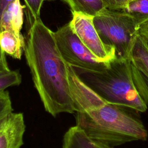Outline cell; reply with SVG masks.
<instances>
[{"label":"cell","instance_id":"cell-1","mask_svg":"<svg viewBox=\"0 0 148 148\" xmlns=\"http://www.w3.org/2000/svg\"><path fill=\"white\" fill-rule=\"evenodd\" d=\"M24 52L45 110L54 117L75 112L68 80V64L60 52L54 32L40 17L32 19Z\"/></svg>","mask_w":148,"mask_h":148},{"label":"cell","instance_id":"cell-2","mask_svg":"<svg viewBox=\"0 0 148 148\" xmlns=\"http://www.w3.org/2000/svg\"><path fill=\"white\" fill-rule=\"evenodd\" d=\"M129 108L105 103L77 112L76 125L91 139L112 147L136 140H145L147 131Z\"/></svg>","mask_w":148,"mask_h":148},{"label":"cell","instance_id":"cell-3","mask_svg":"<svg viewBox=\"0 0 148 148\" xmlns=\"http://www.w3.org/2000/svg\"><path fill=\"white\" fill-rule=\"evenodd\" d=\"M73 68L79 77L106 102L139 112L147 110V103L133 81L130 59L116 58L102 72Z\"/></svg>","mask_w":148,"mask_h":148},{"label":"cell","instance_id":"cell-4","mask_svg":"<svg viewBox=\"0 0 148 148\" xmlns=\"http://www.w3.org/2000/svg\"><path fill=\"white\" fill-rule=\"evenodd\" d=\"M93 23L104 44L114 49L116 58L130 59L139 28L134 18L122 10L106 9L93 17Z\"/></svg>","mask_w":148,"mask_h":148},{"label":"cell","instance_id":"cell-5","mask_svg":"<svg viewBox=\"0 0 148 148\" xmlns=\"http://www.w3.org/2000/svg\"><path fill=\"white\" fill-rule=\"evenodd\" d=\"M57 47L64 60L73 68L88 72H102L109 62L99 61L83 44L69 23L54 32Z\"/></svg>","mask_w":148,"mask_h":148},{"label":"cell","instance_id":"cell-6","mask_svg":"<svg viewBox=\"0 0 148 148\" xmlns=\"http://www.w3.org/2000/svg\"><path fill=\"white\" fill-rule=\"evenodd\" d=\"M69 24L83 44L100 61L109 62L116 58L114 48L104 44L93 23V17L72 12Z\"/></svg>","mask_w":148,"mask_h":148},{"label":"cell","instance_id":"cell-7","mask_svg":"<svg viewBox=\"0 0 148 148\" xmlns=\"http://www.w3.org/2000/svg\"><path fill=\"white\" fill-rule=\"evenodd\" d=\"M68 80L75 112H86L107 103L79 77L69 64Z\"/></svg>","mask_w":148,"mask_h":148},{"label":"cell","instance_id":"cell-8","mask_svg":"<svg viewBox=\"0 0 148 148\" xmlns=\"http://www.w3.org/2000/svg\"><path fill=\"white\" fill-rule=\"evenodd\" d=\"M25 131L21 113H11L0 121V148H20Z\"/></svg>","mask_w":148,"mask_h":148},{"label":"cell","instance_id":"cell-9","mask_svg":"<svg viewBox=\"0 0 148 148\" xmlns=\"http://www.w3.org/2000/svg\"><path fill=\"white\" fill-rule=\"evenodd\" d=\"M25 5L21 4L20 0H13L3 10L0 20V32L5 30L13 31L18 36L23 24V10Z\"/></svg>","mask_w":148,"mask_h":148},{"label":"cell","instance_id":"cell-10","mask_svg":"<svg viewBox=\"0 0 148 148\" xmlns=\"http://www.w3.org/2000/svg\"><path fill=\"white\" fill-rule=\"evenodd\" d=\"M62 148H114L89 138L77 125L70 127L62 139Z\"/></svg>","mask_w":148,"mask_h":148},{"label":"cell","instance_id":"cell-11","mask_svg":"<svg viewBox=\"0 0 148 148\" xmlns=\"http://www.w3.org/2000/svg\"><path fill=\"white\" fill-rule=\"evenodd\" d=\"M25 40L23 36H18L13 31L5 30L0 32V46L2 51L12 57L21 58Z\"/></svg>","mask_w":148,"mask_h":148},{"label":"cell","instance_id":"cell-12","mask_svg":"<svg viewBox=\"0 0 148 148\" xmlns=\"http://www.w3.org/2000/svg\"><path fill=\"white\" fill-rule=\"evenodd\" d=\"M130 59L133 65L148 78V47L138 33L134 38Z\"/></svg>","mask_w":148,"mask_h":148},{"label":"cell","instance_id":"cell-13","mask_svg":"<svg viewBox=\"0 0 148 148\" xmlns=\"http://www.w3.org/2000/svg\"><path fill=\"white\" fill-rule=\"evenodd\" d=\"M69 6L72 13L95 16L108 9L106 0H62Z\"/></svg>","mask_w":148,"mask_h":148},{"label":"cell","instance_id":"cell-14","mask_svg":"<svg viewBox=\"0 0 148 148\" xmlns=\"http://www.w3.org/2000/svg\"><path fill=\"white\" fill-rule=\"evenodd\" d=\"M122 11L131 15L140 27L148 21V0H132Z\"/></svg>","mask_w":148,"mask_h":148},{"label":"cell","instance_id":"cell-15","mask_svg":"<svg viewBox=\"0 0 148 148\" xmlns=\"http://www.w3.org/2000/svg\"><path fill=\"white\" fill-rule=\"evenodd\" d=\"M21 83V76L18 71L0 69V91L9 87L18 86Z\"/></svg>","mask_w":148,"mask_h":148},{"label":"cell","instance_id":"cell-16","mask_svg":"<svg viewBox=\"0 0 148 148\" xmlns=\"http://www.w3.org/2000/svg\"><path fill=\"white\" fill-rule=\"evenodd\" d=\"M131 72L134 83L141 97L148 104V78L131 62Z\"/></svg>","mask_w":148,"mask_h":148},{"label":"cell","instance_id":"cell-17","mask_svg":"<svg viewBox=\"0 0 148 148\" xmlns=\"http://www.w3.org/2000/svg\"><path fill=\"white\" fill-rule=\"evenodd\" d=\"M13 112L11 99L7 91H0V121Z\"/></svg>","mask_w":148,"mask_h":148},{"label":"cell","instance_id":"cell-18","mask_svg":"<svg viewBox=\"0 0 148 148\" xmlns=\"http://www.w3.org/2000/svg\"><path fill=\"white\" fill-rule=\"evenodd\" d=\"M33 18L40 17V9L44 0H24Z\"/></svg>","mask_w":148,"mask_h":148},{"label":"cell","instance_id":"cell-19","mask_svg":"<svg viewBox=\"0 0 148 148\" xmlns=\"http://www.w3.org/2000/svg\"><path fill=\"white\" fill-rule=\"evenodd\" d=\"M132 0H106L108 9L114 10H123Z\"/></svg>","mask_w":148,"mask_h":148},{"label":"cell","instance_id":"cell-20","mask_svg":"<svg viewBox=\"0 0 148 148\" xmlns=\"http://www.w3.org/2000/svg\"><path fill=\"white\" fill-rule=\"evenodd\" d=\"M138 33L142 38L148 47V24L145 23L140 25Z\"/></svg>","mask_w":148,"mask_h":148},{"label":"cell","instance_id":"cell-21","mask_svg":"<svg viewBox=\"0 0 148 148\" xmlns=\"http://www.w3.org/2000/svg\"><path fill=\"white\" fill-rule=\"evenodd\" d=\"M0 66L3 69H9L8 65V62L5 56V53L1 49L0 46Z\"/></svg>","mask_w":148,"mask_h":148},{"label":"cell","instance_id":"cell-22","mask_svg":"<svg viewBox=\"0 0 148 148\" xmlns=\"http://www.w3.org/2000/svg\"><path fill=\"white\" fill-rule=\"evenodd\" d=\"M13 1V0H0V20L5 9Z\"/></svg>","mask_w":148,"mask_h":148},{"label":"cell","instance_id":"cell-23","mask_svg":"<svg viewBox=\"0 0 148 148\" xmlns=\"http://www.w3.org/2000/svg\"><path fill=\"white\" fill-rule=\"evenodd\" d=\"M55 0H44V1H49V2H50V1H54Z\"/></svg>","mask_w":148,"mask_h":148},{"label":"cell","instance_id":"cell-24","mask_svg":"<svg viewBox=\"0 0 148 148\" xmlns=\"http://www.w3.org/2000/svg\"><path fill=\"white\" fill-rule=\"evenodd\" d=\"M0 69H2V68H1V66H0Z\"/></svg>","mask_w":148,"mask_h":148},{"label":"cell","instance_id":"cell-25","mask_svg":"<svg viewBox=\"0 0 148 148\" xmlns=\"http://www.w3.org/2000/svg\"><path fill=\"white\" fill-rule=\"evenodd\" d=\"M146 23H147V24H148V21H147V22H146Z\"/></svg>","mask_w":148,"mask_h":148}]
</instances>
